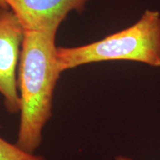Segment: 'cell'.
Listing matches in <instances>:
<instances>
[{
  "label": "cell",
  "instance_id": "cell-1",
  "mask_svg": "<svg viewBox=\"0 0 160 160\" xmlns=\"http://www.w3.org/2000/svg\"><path fill=\"white\" fill-rule=\"evenodd\" d=\"M57 32L25 31L19 67L20 119L17 145L34 153L53 113V93L62 73L58 65Z\"/></svg>",
  "mask_w": 160,
  "mask_h": 160
},
{
  "label": "cell",
  "instance_id": "cell-3",
  "mask_svg": "<svg viewBox=\"0 0 160 160\" xmlns=\"http://www.w3.org/2000/svg\"><path fill=\"white\" fill-rule=\"evenodd\" d=\"M25 33L13 11L0 8V94L11 113L20 108L17 72Z\"/></svg>",
  "mask_w": 160,
  "mask_h": 160
},
{
  "label": "cell",
  "instance_id": "cell-7",
  "mask_svg": "<svg viewBox=\"0 0 160 160\" xmlns=\"http://www.w3.org/2000/svg\"><path fill=\"white\" fill-rule=\"evenodd\" d=\"M0 8H9L8 6L6 4L5 0H0Z\"/></svg>",
  "mask_w": 160,
  "mask_h": 160
},
{
  "label": "cell",
  "instance_id": "cell-4",
  "mask_svg": "<svg viewBox=\"0 0 160 160\" xmlns=\"http://www.w3.org/2000/svg\"><path fill=\"white\" fill-rule=\"evenodd\" d=\"M88 0H5L25 31L57 32L71 11L82 12Z\"/></svg>",
  "mask_w": 160,
  "mask_h": 160
},
{
  "label": "cell",
  "instance_id": "cell-2",
  "mask_svg": "<svg viewBox=\"0 0 160 160\" xmlns=\"http://www.w3.org/2000/svg\"><path fill=\"white\" fill-rule=\"evenodd\" d=\"M60 71L91 63L108 61L135 62L160 67V12L146 10L127 28L102 39L73 48H57Z\"/></svg>",
  "mask_w": 160,
  "mask_h": 160
},
{
  "label": "cell",
  "instance_id": "cell-5",
  "mask_svg": "<svg viewBox=\"0 0 160 160\" xmlns=\"http://www.w3.org/2000/svg\"><path fill=\"white\" fill-rule=\"evenodd\" d=\"M0 160H45L42 156L36 155L6 141L0 137Z\"/></svg>",
  "mask_w": 160,
  "mask_h": 160
},
{
  "label": "cell",
  "instance_id": "cell-6",
  "mask_svg": "<svg viewBox=\"0 0 160 160\" xmlns=\"http://www.w3.org/2000/svg\"><path fill=\"white\" fill-rule=\"evenodd\" d=\"M115 160H134V159H133L131 157H126V156L119 155V156H117V157H116Z\"/></svg>",
  "mask_w": 160,
  "mask_h": 160
}]
</instances>
